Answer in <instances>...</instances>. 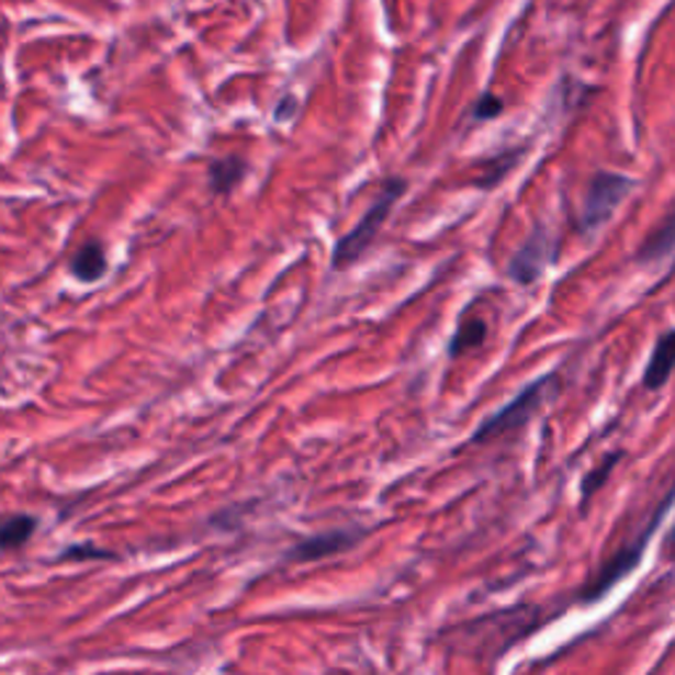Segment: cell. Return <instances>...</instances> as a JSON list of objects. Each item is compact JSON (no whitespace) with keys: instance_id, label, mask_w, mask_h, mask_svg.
Here are the masks:
<instances>
[{"instance_id":"obj_10","label":"cell","mask_w":675,"mask_h":675,"mask_svg":"<svg viewBox=\"0 0 675 675\" xmlns=\"http://www.w3.org/2000/svg\"><path fill=\"white\" fill-rule=\"evenodd\" d=\"M246 175V161L238 156H227V159L214 161L209 167V180H212L214 193H230V190L244 180Z\"/></svg>"},{"instance_id":"obj_11","label":"cell","mask_w":675,"mask_h":675,"mask_svg":"<svg viewBox=\"0 0 675 675\" xmlns=\"http://www.w3.org/2000/svg\"><path fill=\"white\" fill-rule=\"evenodd\" d=\"M37 530V520L32 515H11L5 517L3 528H0V547L5 552H14V549L22 547L32 539V533Z\"/></svg>"},{"instance_id":"obj_9","label":"cell","mask_w":675,"mask_h":675,"mask_svg":"<svg viewBox=\"0 0 675 675\" xmlns=\"http://www.w3.org/2000/svg\"><path fill=\"white\" fill-rule=\"evenodd\" d=\"M103 272H106L103 248L101 244H95V240H90V244H85L80 251L75 254V259H71V274H75L77 280H82V283H95V280L103 278Z\"/></svg>"},{"instance_id":"obj_2","label":"cell","mask_w":675,"mask_h":675,"mask_svg":"<svg viewBox=\"0 0 675 675\" xmlns=\"http://www.w3.org/2000/svg\"><path fill=\"white\" fill-rule=\"evenodd\" d=\"M406 182L404 180H389L380 190L378 201L372 203L370 212L362 216V222H359L357 227L349 235H344V238L338 240L336 251H333V267L336 270H346V267L353 265L362 254L370 248L372 240H375V235L380 233V227H383V222L389 220L393 203L404 195Z\"/></svg>"},{"instance_id":"obj_15","label":"cell","mask_w":675,"mask_h":675,"mask_svg":"<svg viewBox=\"0 0 675 675\" xmlns=\"http://www.w3.org/2000/svg\"><path fill=\"white\" fill-rule=\"evenodd\" d=\"M502 98H496V95H486V98H481V101L475 103V120H491V116H496V114H502Z\"/></svg>"},{"instance_id":"obj_12","label":"cell","mask_w":675,"mask_h":675,"mask_svg":"<svg viewBox=\"0 0 675 675\" xmlns=\"http://www.w3.org/2000/svg\"><path fill=\"white\" fill-rule=\"evenodd\" d=\"M483 340H486V323L477 317H470L464 319V323L460 325V330L454 333V338H451L449 344V357H460L462 351L468 349H475V346H481Z\"/></svg>"},{"instance_id":"obj_1","label":"cell","mask_w":675,"mask_h":675,"mask_svg":"<svg viewBox=\"0 0 675 675\" xmlns=\"http://www.w3.org/2000/svg\"><path fill=\"white\" fill-rule=\"evenodd\" d=\"M673 504H675V483H673L671 488H667L665 499H662V502L657 504V509H654V513L649 515L646 528L641 530V533L635 536V539H633L631 543H626V547H620L618 552L609 556L605 565L599 567V573H596L594 578L586 583V588H583V592L578 594V599H581V601H586V605H592V601H599L601 596H605V594L609 592V588L618 586V583H620L622 578H626L628 573H633V570L639 567L641 554H644V549H646L649 539H652L654 530L660 528L662 517L671 513Z\"/></svg>"},{"instance_id":"obj_7","label":"cell","mask_w":675,"mask_h":675,"mask_svg":"<svg viewBox=\"0 0 675 675\" xmlns=\"http://www.w3.org/2000/svg\"><path fill=\"white\" fill-rule=\"evenodd\" d=\"M675 370V330L662 333L644 370V389L660 391Z\"/></svg>"},{"instance_id":"obj_4","label":"cell","mask_w":675,"mask_h":675,"mask_svg":"<svg viewBox=\"0 0 675 675\" xmlns=\"http://www.w3.org/2000/svg\"><path fill=\"white\" fill-rule=\"evenodd\" d=\"M631 185L633 182L628 180V177L609 175V172L596 175L592 180V185H588L586 203H583L581 230L588 233V230H596L599 225H605L609 216H612L615 209L620 206V201L626 199Z\"/></svg>"},{"instance_id":"obj_8","label":"cell","mask_w":675,"mask_h":675,"mask_svg":"<svg viewBox=\"0 0 675 675\" xmlns=\"http://www.w3.org/2000/svg\"><path fill=\"white\" fill-rule=\"evenodd\" d=\"M675 248V203L671 206V212L665 214V220L649 233V238L639 248V259L641 261H657L662 257H667Z\"/></svg>"},{"instance_id":"obj_17","label":"cell","mask_w":675,"mask_h":675,"mask_svg":"<svg viewBox=\"0 0 675 675\" xmlns=\"http://www.w3.org/2000/svg\"><path fill=\"white\" fill-rule=\"evenodd\" d=\"M662 560L667 562V565L675 567V526L671 528V533L665 536V543H662Z\"/></svg>"},{"instance_id":"obj_16","label":"cell","mask_w":675,"mask_h":675,"mask_svg":"<svg viewBox=\"0 0 675 675\" xmlns=\"http://www.w3.org/2000/svg\"><path fill=\"white\" fill-rule=\"evenodd\" d=\"M75 556H82V560H88V556H98V560H103V556H111V554L95 547H71L61 554V560H75Z\"/></svg>"},{"instance_id":"obj_14","label":"cell","mask_w":675,"mask_h":675,"mask_svg":"<svg viewBox=\"0 0 675 675\" xmlns=\"http://www.w3.org/2000/svg\"><path fill=\"white\" fill-rule=\"evenodd\" d=\"M618 462H620V454H612V457H607V460H605V462H601V464H599V468H594V470H592V473H588V475H586V481H583V486H581L583 502H588V499H592V496L596 494V488H599V486H601V483H605V481H607V475H609V473H612V468H615V464H618Z\"/></svg>"},{"instance_id":"obj_6","label":"cell","mask_w":675,"mask_h":675,"mask_svg":"<svg viewBox=\"0 0 675 675\" xmlns=\"http://www.w3.org/2000/svg\"><path fill=\"white\" fill-rule=\"evenodd\" d=\"M357 541H359V530H330V533L312 536V539L296 543V547L285 554V560L291 562L325 560V556L330 554L346 552V549H351Z\"/></svg>"},{"instance_id":"obj_13","label":"cell","mask_w":675,"mask_h":675,"mask_svg":"<svg viewBox=\"0 0 675 675\" xmlns=\"http://www.w3.org/2000/svg\"><path fill=\"white\" fill-rule=\"evenodd\" d=\"M520 156H522V150H515V154H502L499 159L488 161L486 167H483V177H477L475 182L483 188L496 185V182H499L504 177V172H509V167H513V164L520 159Z\"/></svg>"},{"instance_id":"obj_5","label":"cell","mask_w":675,"mask_h":675,"mask_svg":"<svg viewBox=\"0 0 675 675\" xmlns=\"http://www.w3.org/2000/svg\"><path fill=\"white\" fill-rule=\"evenodd\" d=\"M549 254H552V244H549V235L543 230H536L526 240V246L515 254L509 261V278L517 283L528 285L543 272V267L549 265Z\"/></svg>"},{"instance_id":"obj_3","label":"cell","mask_w":675,"mask_h":675,"mask_svg":"<svg viewBox=\"0 0 675 675\" xmlns=\"http://www.w3.org/2000/svg\"><path fill=\"white\" fill-rule=\"evenodd\" d=\"M552 383H554V375H543L536 380V383H530L528 389H522L513 402H509L507 406H502L496 415H491L486 423L475 430L473 443L494 441V438L507 436V432L522 428V425L536 415V409H539L543 398H547V389Z\"/></svg>"}]
</instances>
